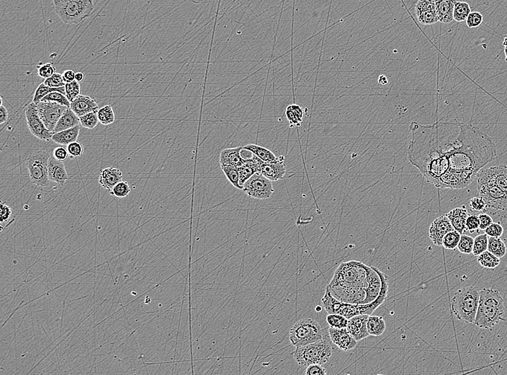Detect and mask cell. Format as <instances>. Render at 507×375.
I'll return each mask as SVG.
<instances>
[{"instance_id":"1","label":"cell","mask_w":507,"mask_h":375,"mask_svg":"<svg viewBox=\"0 0 507 375\" xmlns=\"http://www.w3.org/2000/svg\"><path fill=\"white\" fill-rule=\"evenodd\" d=\"M459 126L458 135L444 149L450 168L438 180L435 187L439 189H465L484 167L496 158V145L487 134L475 126Z\"/></svg>"},{"instance_id":"2","label":"cell","mask_w":507,"mask_h":375,"mask_svg":"<svg viewBox=\"0 0 507 375\" xmlns=\"http://www.w3.org/2000/svg\"><path fill=\"white\" fill-rule=\"evenodd\" d=\"M370 268L360 261L344 262L336 268L328 288L341 302L362 304L369 285Z\"/></svg>"},{"instance_id":"3","label":"cell","mask_w":507,"mask_h":375,"mask_svg":"<svg viewBox=\"0 0 507 375\" xmlns=\"http://www.w3.org/2000/svg\"><path fill=\"white\" fill-rule=\"evenodd\" d=\"M375 269L381 277V292L377 298L375 299L374 302L368 304H350L343 302L335 298L332 294L330 292L329 289L326 287V291L323 298L321 299L322 306L328 314H340L345 316L347 319H350L354 316H359V315H370L378 308L385 302L387 298L388 292V277L385 273H383L379 268L375 267Z\"/></svg>"},{"instance_id":"4","label":"cell","mask_w":507,"mask_h":375,"mask_svg":"<svg viewBox=\"0 0 507 375\" xmlns=\"http://www.w3.org/2000/svg\"><path fill=\"white\" fill-rule=\"evenodd\" d=\"M504 300L498 290L484 288L480 291L479 307L474 324L482 329L490 330L504 321Z\"/></svg>"},{"instance_id":"5","label":"cell","mask_w":507,"mask_h":375,"mask_svg":"<svg viewBox=\"0 0 507 375\" xmlns=\"http://www.w3.org/2000/svg\"><path fill=\"white\" fill-rule=\"evenodd\" d=\"M480 290L476 287H467L455 292L452 299V309L459 321L474 324L479 307Z\"/></svg>"},{"instance_id":"6","label":"cell","mask_w":507,"mask_h":375,"mask_svg":"<svg viewBox=\"0 0 507 375\" xmlns=\"http://www.w3.org/2000/svg\"><path fill=\"white\" fill-rule=\"evenodd\" d=\"M478 191L485 200L488 208L507 211V195L495 183L489 168L481 169L477 174Z\"/></svg>"},{"instance_id":"7","label":"cell","mask_w":507,"mask_h":375,"mask_svg":"<svg viewBox=\"0 0 507 375\" xmlns=\"http://www.w3.org/2000/svg\"><path fill=\"white\" fill-rule=\"evenodd\" d=\"M332 354V348L327 340L321 339L314 343L297 347L294 352V359L298 365L307 367L312 364H326Z\"/></svg>"},{"instance_id":"8","label":"cell","mask_w":507,"mask_h":375,"mask_svg":"<svg viewBox=\"0 0 507 375\" xmlns=\"http://www.w3.org/2000/svg\"><path fill=\"white\" fill-rule=\"evenodd\" d=\"M55 10L65 24H78L88 18L94 8V0H59Z\"/></svg>"},{"instance_id":"9","label":"cell","mask_w":507,"mask_h":375,"mask_svg":"<svg viewBox=\"0 0 507 375\" xmlns=\"http://www.w3.org/2000/svg\"><path fill=\"white\" fill-rule=\"evenodd\" d=\"M322 332V327L315 320L303 318L292 327L289 338L291 343L297 348L323 339Z\"/></svg>"},{"instance_id":"10","label":"cell","mask_w":507,"mask_h":375,"mask_svg":"<svg viewBox=\"0 0 507 375\" xmlns=\"http://www.w3.org/2000/svg\"><path fill=\"white\" fill-rule=\"evenodd\" d=\"M49 152L43 149L35 150L27 157L26 166L32 183L46 188L49 185Z\"/></svg>"},{"instance_id":"11","label":"cell","mask_w":507,"mask_h":375,"mask_svg":"<svg viewBox=\"0 0 507 375\" xmlns=\"http://www.w3.org/2000/svg\"><path fill=\"white\" fill-rule=\"evenodd\" d=\"M272 180L261 173H256L247 180L243 186V192L249 197L265 200L274 194Z\"/></svg>"},{"instance_id":"12","label":"cell","mask_w":507,"mask_h":375,"mask_svg":"<svg viewBox=\"0 0 507 375\" xmlns=\"http://www.w3.org/2000/svg\"><path fill=\"white\" fill-rule=\"evenodd\" d=\"M38 113L44 125L50 132H54L55 127L59 121L60 118L68 109L67 106L56 103L43 102L36 104Z\"/></svg>"},{"instance_id":"13","label":"cell","mask_w":507,"mask_h":375,"mask_svg":"<svg viewBox=\"0 0 507 375\" xmlns=\"http://www.w3.org/2000/svg\"><path fill=\"white\" fill-rule=\"evenodd\" d=\"M27 127L32 135L41 140L49 142L52 138L53 132H50L38 113L37 106L33 102L29 103L25 108Z\"/></svg>"},{"instance_id":"14","label":"cell","mask_w":507,"mask_h":375,"mask_svg":"<svg viewBox=\"0 0 507 375\" xmlns=\"http://www.w3.org/2000/svg\"><path fill=\"white\" fill-rule=\"evenodd\" d=\"M415 14L422 25H434L439 22L434 0H419L415 5Z\"/></svg>"},{"instance_id":"15","label":"cell","mask_w":507,"mask_h":375,"mask_svg":"<svg viewBox=\"0 0 507 375\" xmlns=\"http://www.w3.org/2000/svg\"><path fill=\"white\" fill-rule=\"evenodd\" d=\"M455 230L447 216L436 218L431 224L429 230V237L435 245L443 246V238L447 233Z\"/></svg>"},{"instance_id":"16","label":"cell","mask_w":507,"mask_h":375,"mask_svg":"<svg viewBox=\"0 0 507 375\" xmlns=\"http://www.w3.org/2000/svg\"><path fill=\"white\" fill-rule=\"evenodd\" d=\"M329 333L331 341L340 350L348 352L356 347L357 341L347 331V328H334L330 327Z\"/></svg>"},{"instance_id":"17","label":"cell","mask_w":507,"mask_h":375,"mask_svg":"<svg viewBox=\"0 0 507 375\" xmlns=\"http://www.w3.org/2000/svg\"><path fill=\"white\" fill-rule=\"evenodd\" d=\"M264 176L269 179L272 181L282 180L286 173V166L285 163V158L280 157L278 161L273 163H263L261 165L260 172Z\"/></svg>"},{"instance_id":"18","label":"cell","mask_w":507,"mask_h":375,"mask_svg":"<svg viewBox=\"0 0 507 375\" xmlns=\"http://www.w3.org/2000/svg\"><path fill=\"white\" fill-rule=\"evenodd\" d=\"M368 315H359L348 320L347 329L357 341H360L368 337L369 334L367 328Z\"/></svg>"},{"instance_id":"19","label":"cell","mask_w":507,"mask_h":375,"mask_svg":"<svg viewBox=\"0 0 507 375\" xmlns=\"http://www.w3.org/2000/svg\"><path fill=\"white\" fill-rule=\"evenodd\" d=\"M70 108L79 117L84 116L91 112L99 111V106L95 99L82 95H80L71 102Z\"/></svg>"},{"instance_id":"20","label":"cell","mask_w":507,"mask_h":375,"mask_svg":"<svg viewBox=\"0 0 507 375\" xmlns=\"http://www.w3.org/2000/svg\"><path fill=\"white\" fill-rule=\"evenodd\" d=\"M49 178L50 181L63 186L69 179L63 162L57 161L54 155L50 157L49 161Z\"/></svg>"},{"instance_id":"21","label":"cell","mask_w":507,"mask_h":375,"mask_svg":"<svg viewBox=\"0 0 507 375\" xmlns=\"http://www.w3.org/2000/svg\"><path fill=\"white\" fill-rule=\"evenodd\" d=\"M123 176L121 170L111 167L102 170L99 177V183L105 189L111 192L116 184L122 181Z\"/></svg>"},{"instance_id":"22","label":"cell","mask_w":507,"mask_h":375,"mask_svg":"<svg viewBox=\"0 0 507 375\" xmlns=\"http://www.w3.org/2000/svg\"><path fill=\"white\" fill-rule=\"evenodd\" d=\"M458 0H434L438 20L442 23L453 21V11Z\"/></svg>"},{"instance_id":"23","label":"cell","mask_w":507,"mask_h":375,"mask_svg":"<svg viewBox=\"0 0 507 375\" xmlns=\"http://www.w3.org/2000/svg\"><path fill=\"white\" fill-rule=\"evenodd\" d=\"M453 228L460 234H463L466 230L465 223L467 216H469L466 206L465 205L456 207L449 211L446 215Z\"/></svg>"},{"instance_id":"24","label":"cell","mask_w":507,"mask_h":375,"mask_svg":"<svg viewBox=\"0 0 507 375\" xmlns=\"http://www.w3.org/2000/svg\"><path fill=\"white\" fill-rule=\"evenodd\" d=\"M381 277L374 266H371L369 271V285L367 289L365 299H364L363 303L368 304L374 302L375 299L377 298L381 292Z\"/></svg>"},{"instance_id":"25","label":"cell","mask_w":507,"mask_h":375,"mask_svg":"<svg viewBox=\"0 0 507 375\" xmlns=\"http://www.w3.org/2000/svg\"><path fill=\"white\" fill-rule=\"evenodd\" d=\"M243 147L228 148L223 149L220 155V164L221 166H228L241 167L244 165V159L241 155Z\"/></svg>"},{"instance_id":"26","label":"cell","mask_w":507,"mask_h":375,"mask_svg":"<svg viewBox=\"0 0 507 375\" xmlns=\"http://www.w3.org/2000/svg\"><path fill=\"white\" fill-rule=\"evenodd\" d=\"M80 123V117L77 116L71 108H69L60 118L53 133H57V132H62V131L70 130V129L77 127Z\"/></svg>"},{"instance_id":"27","label":"cell","mask_w":507,"mask_h":375,"mask_svg":"<svg viewBox=\"0 0 507 375\" xmlns=\"http://www.w3.org/2000/svg\"><path fill=\"white\" fill-rule=\"evenodd\" d=\"M80 125H78L70 130L53 134L51 140L60 145L68 146L72 142H77L80 135Z\"/></svg>"},{"instance_id":"28","label":"cell","mask_w":507,"mask_h":375,"mask_svg":"<svg viewBox=\"0 0 507 375\" xmlns=\"http://www.w3.org/2000/svg\"><path fill=\"white\" fill-rule=\"evenodd\" d=\"M489 169L495 183L507 195V166L491 167Z\"/></svg>"},{"instance_id":"29","label":"cell","mask_w":507,"mask_h":375,"mask_svg":"<svg viewBox=\"0 0 507 375\" xmlns=\"http://www.w3.org/2000/svg\"><path fill=\"white\" fill-rule=\"evenodd\" d=\"M285 115L289 121L290 127H299L301 126L304 117V110L301 106L297 104L288 106L285 111Z\"/></svg>"},{"instance_id":"30","label":"cell","mask_w":507,"mask_h":375,"mask_svg":"<svg viewBox=\"0 0 507 375\" xmlns=\"http://www.w3.org/2000/svg\"><path fill=\"white\" fill-rule=\"evenodd\" d=\"M367 328L369 335L381 336L386 331V324L382 316H369Z\"/></svg>"},{"instance_id":"31","label":"cell","mask_w":507,"mask_h":375,"mask_svg":"<svg viewBox=\"0 0 507 375\" xmlns=\"http://www.w3.org/2000/svg\"><path fill=\"white\" fill-rule=\"evenodd\" d=\"M243 148L253 153L254 155L257 156L264 163H273V162L278 161V158L275 155L274 153L269 150V149L263 147L262 146L257 145V144H247Z\"/></svg>"},{"instance_id":"32","label":"cell","mask_w":507,"mask_h":375,"mask_svg":"<svg viewBox=\"0 0 507 375\" xmlns=\"http://www.w3.org/2000/svg\"><path fill=\"white\" fill-rule=\"evenodd\" d=\"M506 246L500 237H489L488 251L501 259L506 254Z\"/></svg>"},{"instance_id":"33","label":"cell","mask_w":507,"mask_h":375,"mask_svg":"<svg viewBox=\"0 0 507 375\" xmlns=\"http://www.w3.org/2000/svg\"><path fill=\"white\" fill-rule=\"evenodd\" d=\"M53 92H59L61 93L66 95V90H65L64 87H51L49 86L45 85L44 83L41 84L38 87L37 89H36L35 92V95H34L33 100H32V102L38 104V103H40L42 99L44 97H46L48 95L51 93Z\"/></svg>"},{"instance_id":"34","label":"cell","mask_w":507,"mask_h":375,"mask_svg":"<svg viewBox=\"0 0 507 375\" xmlns=\"http://www.w3.org/2000/svg\"><path fill=\"white\" fill-rule=\"evenodd\" d=\"M477 261L481 266L486 268H495L497 267L501 262V260L497 256L491 254L489 251L477 256Z\"/></svg>"},{"instance_id":"35","label":"cell","mask_w":507,"mask_h":375,"mask_svg":"<svg viewBox=\"0 0 507 375\" xmlns=\"http://www.w3.org/2000/svg\"><path fill=\"white\" fill-rule=\"evenodd\" d=\"M471 12V8L468 3L465 2H457L453 11L454 20L458 22L465 21Z\"/></svg>"},{"instance_id":"36","label":"cell","mask_w":507,"mask_h":375,"mask_svg":"<svg viewBox=\"0 0 507 375\" xmlns=\"http://www.w3.org/2000/svg\"><path fill=\"white\" fill-rule=\"evenodd\" d=\"M97 116L99 123L104 126L111 125L114 123L116 120L114 111L111 105H107L99 108L97 112Z\"/></svg>"},{"instance_id":"37","label":"cell","mask_w":507,"mask_h":375,"mask_svg":"<svg viewBox=\"0 0 507 375\" xmlns=\"http://www.w3.org/2000/svg\"><path fill=\"white\" fill-rule=\"evenodd\" d=\"M221 170H223V173L226 175L227 179L229 180L230 183L233 186L239 189V190H243V187L241 186L240 184V177L238 168L233 166H221Z\"/></svg>"},{"instance_id":"38","label":"cell","mask_w":507,"mask_h":375,"mask_svg":"<svg viewBox=\"0 0 507 375\" xmlns=\"http://www.w3.org/2000/svg\"><path fill=\"white\" fill-rule=\"evenodd\" d=\"M461 234L453 230L445 235L443 240V246L447 250H455L458 247Z\"/></svg>"},{"instance_id":"39","label":"cell","mask_w":507,"mask_h":375,"mask_svg":"<svg viewBox=\"0 0 507 375\" xmlns=\"http://www.w3.org/2000/svg\"><path fill=\"white\" fill-rule=\"evenodd\" d=\"M488 243H489V236L486 234H483L476 237L474 239L472 254L478 256L488 251Z\"/></svg>"},{"instance_id":"40","label":"cell","mask_w":507,"mask_h":375,"mask_svg":"<svg viewBox=\"0 0 507 375\" xmlns=\"http://www.w3.org/2000/svg\"><path fill=\"white\" fill-rule=\"evenodd\" d=\"M97 112H91L80 117V123L82 127L87 130H94L99 123Z\"/></svg>"},{"instance_id":"41","label":"cell","mask_w":507,"mask_h":375,"mask_svg":"<svg viewBox=\"0 0 507 375\" xmlns=\"http://www.w3.org/2000/svg\"><path fill=\"white\" fill-rule=\"evenodd\" d=\"M43 102L56 103L70 108L71 102L69 101L66 95L59 92H53L42 99Z\"/></svg>"},{"instance_id":"42","label":"cell","mask_w":507,"mask_h":375,"mask_svg":"<svg viewBox=\"0 0 507 375\" xmlns=\"http://www.w3.org/2000/svg\"><path fill=\"white\" fill-rule=\"evenodd\" d=\"M130 192H131V189H130L129 183L127 181L122 180L116 184L110 193H111V195L114 196V197L123 199V198L128 197Z\"/></svg>"},{"instance_id":"43","label":"cell","mask_w":507,"mask_h":375,"mask_svg":"<svg viewBox=\"0 0 507 375\" xmlns=\"http://www.w3.org/2000/svg\"><path fill=\"white\" fill-rule=\"evenodd\" d=\"M348 320L345 316L340 314H329L326 317V321L331 328H347Z\"/></svg>"},{"instance_id":"44","label":"cell","mask_w":507,"mask_h":375,"mask_svg":"<svg viewBox=\"0 0 507 375\" xmlns=\"http://www.w3.org/2000/svg\"><path fill=\"white\" fill-rule=\"evenodd\" d=\"M474 238L466 235H461L460 242H459L458 250L459 252L463 254H470L472 253V247H474Z\"/></svg>"},{"instance_id":"45","label":"cell","mask_w":507,"mask_h":375,"mask_svg":"<svg viewBox=\"0 0 507 375\" xmlns=\"http://www.w3.org/2000/svg\"><path fill=\"white\" fill-rule=\"evenodd\" d=\"M65 90H66V96L70 102H72L78 97L81 92V87L80 82L75 80L73 82L66 83L65 85Z\"/></svg>"},{"instance_id":"46","label":"cell","mask_w":507,"mask_h":375,"mask_svg":"<svg viewBox=\"0 0 507 375\" xmlns=\"http://www.w3.org/2000/svg\"><path fill=\"white\" fill-rule=\"evenodd\" d=\"M483 22H484V16L479 12H471L466 19L467 26L470 28L479 27Z\"/></svg>"},{"instance_id":"47","label":"cell","mask_w":507,"mask_h":375,"mask_svg":"<svg viewBox=\"0 0 507 375\" xmlns=\"http://www.w3.org/2000/svg\"><path fill=\"white\" fill-rule=\"evenodd\" d=\"M469 207L474 211H487V204L482 197H474L469 201Z\"/></svg>"},{"instance_id":"48","label":"cell","mask_w":507,"mask_h":375,"mask_svg":"<svg viewBox=\"0 0 507 375\" xmlns=\"http://www.w3.org/2000/svg\"><path fill=\"white\" fill-rule=\"evenodd\" d=\"M44 83L45 85L51 87H64L66 82L63 80L62 75L60 73H55L52 76L45 80Z\"/></svg>"},{"instance_id":"49","label":"cell","mask_w":507,"mask_h":375,"mask_svg":"<svg viewBox=\"0 0 507 375\" xmlns=\"http://www.w3.org/2000/svg\"><path fill=\"white\" fill-rule=\"evenodd\" d=\"M56 73V68L51 63L44 64L38 68V75L41 78L46 79Z\"/></svg>"},{"instance_id":"50","label":"cell","mask_w":507,"mask_h":375,"mask_svg":"<svg viewBox=\"0 0 507 375\" xmlns=\"http://www.w3.org/2000/svg\"><path fill=\"white\" fill-rule=\"evenodd\" d=\"M69 154L72 158H80L84 153V147L80 142H75L67 146Z\"/></svg>"},{"instance_id":"51","label":"cell","mask_w":507,"mask_h":375,"mask_svg":"<svg viewBox=\"0 0 507 375\" xmlns=\"http://www.w3.org/2000/svg\"><path fill=\"white\" fill-rule=\"evenodd\" d=\"M484 231L489 237H500L502 236L503 228L500 224L493 223Z\"/></svg>"},{"instance_id":"52","label":"cell","mask_w":507,"mask_h":375,"mask_svg":"<svg viewBox=\"0 0 507 375\" xmlns=\"http://www.w3.org/2000/svg\"><path fill=\"white\" fill-rule=\"evenodd\" d=\"M479 226H480V220H479L478 215L472 214L467 216L466 223H465L466 230L474 232L476 230H479Z\"/></svg>"},{"instance_id":"53","label":"cell","mask_w":507,"mask_h":375,"mask_svg":"<svg viewBox=\"0 0 507 375\" xmlns=\"http://www.w3.org/2000/svg\"><path fill=\"white\" fill-rule=\"evenodd\" d=\"M1 223H6L13 217V211L12 208L8 204H5L3 201H1Z\"/></svg>"},{"instance_id":"54","label":"cell","mask_w":507,"mask_h":375,"mask_svg":"<svg viewBox=\"0 0 507 375\" xmlns=\"http://www.w3.org/2000/svg\"><path fill=\"white\" fill-rule=\"evenodd\" d=\"M326 374V369L323 367L321 364H314L307 366L306 374L307 375H324Z\"/></svg>"},{"instance_id":"55","label":"cell","mask_w":507,"mask_h":375,"mask_svg":"<svg viewBox=\"0 0 507 375\" xmlns=\"http://www.w3.org/2000/svg\"><path fill=\"white\" fill-rule=\"evenodd\" d=\"M479 220H480L479 230H485L488 227L490 226L493 223L492 217L485 212H483L479 214Z\"/></svg>"},{"instance_id":"56","label":"cell","mask_w":507,"mask_h":375,"mask_svg":"<svg viewBox=\"0 0 507 375\" xmlns=\"http://www.w3.org/2000/svg\"><path fill=\"white\" fill-rule=\"evenodd\" d=\"M69 154L68 149L63 147H58L55 148L54 150V157L57 161L64 162L66 161Z\"/></svg>"},{"instance_id":"57","label":"cell","mask_w":507,"mask_h":375,"mask_svg":"<svg viewBox=\"0 0 507 375\" xmlns=\"http://www.w3.org/2000/svg\"><path fill=\"white\" fill-rule=\"evenodd\" d=\"M75 75L76 73L74 70H67L66 71L63 72V80L66 82V84L70 83V82L75 80Z\"/></svg>"},{"instance_id":"58","label":"cell","mask_w":507,"mask_h":375,"mask_svg":"<svg viewBox=\"0 0 507 375\" xmlns=\"http://www.w3.org/2000/svg\"><path fill=\"white\" fill-rule=\"evenodd\" d=\"M8 118H9V113H8V109L4 106H1L0 107V123L3 124V123H6Z\"/></svg>"},{"instance_id":"59","label":"cell","mask_w":507,"mask_h":375,"mask_svg":"<svg viewBox=\"0 0 507 375\" xmlns=\"http://www.w3.org/2000/svg\"><path fill=\"white\" fill-rule=\"evenodd\" d=\"M85 80V75L82 72H77L75 75V80L78 82H82Z\"/></svg>"},{"instance_id":"60","label":"cell","mask_w":507,"mask_h":375,"mask_svg":"<svg viewBox=\"0 0 507 375\" xmlns=\"http://www.w3.org/2000/svg\"><path fill=\"white\" fill-rule=\"evenodd\" d=\"M378 82H379L381 85H386L388 83V78L385 76V75H381V76L378 77Z\"/></svg>"},{"instance_id":"61","label":"cell","mask_w":507,"mask_h":375,"mask_svg":"<svg viewBox=\"0 0 507 375\" xmlns=\"http://www.w3.org/2000/svg\"><path fill=\"white\" fill-rule=\"evenodd\" d=\"M503 46H504V47L505 46H507V34L504 36V39H503Z\"/></svg>"},{"instance_id":"62","label":"cell","mask_w":507,"mask_h":375,"mask_svg":"<svg viewBox=\"0 0 507 375\" xmlns=\"http://www.w3.org/2000/svg\"><path fill=\"white\" fill-rule=\"evenodd\" d=\"M505 60L507 61V46L504 47Z\"/></svg>"},{"instance_id":"63","label":"cell","mask_w":507,"mask_h":375,"mask_svg":"<svg viewBox=\"0 0 507 375\" xmlns=\"http://www.w3.org/2000/svg\"><path fill=\"white\" fill-rule=\"evenodd\" d=\"M316 309L317 312H320V311L321 310V307H320V306H317V307H316Z\"/></svg>"},{"instance_id":"64","label":"cell","mask_w":507,"mask_h":375,"mask_svg":"<svg viewBox=\"0 0 507 375\" xmlns=\"http://www.w3.org/2000/svg\"><path fill=\"white\" fill-rule=\"evenodd\" d=\"M58 1H59V0H53V2H54V4H56V3H58Z\"/></svg>"}]
</instances>
